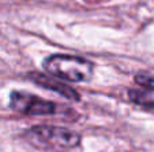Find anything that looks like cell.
Segmentation results:
<instances>
[{"label":"cell","mask_w":154,"mask_h":152,"mask_svg":"<svg viewBox=\"0 0 154 152\" xmlns=\"http://www.w3.org/2000/svg\"><path fill=\"white\" fill-rule=\"evenodd\" d=\"M10 107L12 110L27 116H49L57 110L56 104L26 92H12L10 94Z\"/></svg>","instance_id":"3957f363"},{"label":"cell","mask_w":154,"mask_h":152,"mask_svg":"<svg viewBox=\"0 0 154 152\" xmlns=\"http://www.w3.org/2000/svg\"><path fill=\"white\" fill-rule=\"evenodd\" d=\"M128 97H130V101H133L134 104L142 107L143 109L154 110V98L150 97L149 94H146L145 92L130 89V90H128Z\"/></svg>","instance_id":"5b68a950"},{"label":"cell","mask_w":154,"mask_h":152,"mask_svg":"<svg viewBox=\"0 0 154 152\" xmlns=\"http://www.w3.org/2000/svg\"><path fill=\"white\" fill-rule=\"evenodd\" d=\"M43 69L50 75L69 82H85L93 75L95 66L91 61L77 55L56 54L43 61Z\"/></svg>","instance_id":"6da1fadb"},{"label":"cell","mask_w":154,"mask_h":152,"mask_svg":"<svg viewBox=\"0 0 154 152\" xmlns=\"http://www.w3.org/2000/svg\"><path fill=\"white\" fill-rule=\"evenodd\" d=\"M134 81L139 86H142V88L154 90V77H150V75H146V74H137Z\"/></svg>","instance_id":"8992f818"},{"label":"cell","mask_w":154,"mask_h":152,"mask_svg":"<svg viewBox=\"0 0 154 152\" xmlns=\"http://www.w3.org/2000/svg\"><path fill=\"white\" fill-rule=\"evenodd\" d=\"M27 77L34 83L42 86V88H45V89H49V90H51V92H56L57 94L62 96L64 98L72 100V101H80V94L77 93L75 89L68 86L66 83H62L61 81L56 80V78L48 77V75L41 74V73H29Z\"/></svg>","instance_id":"277c9868"},{"label":"cell","mask_w":154,"mask_h":152,"mask_svg":"<svg viewBox=\"0 0 154 152\" xmlns=\"http://www.w3.org/2000/svg\"><path fill=\"white\" fill-rule=\"evenodd\" d=\"M24 137L37 147L51 150H72L81 143V136L77 132L54 125L31 127L24 132Z\"/></svg>","instance_id":"7a4b0ae2"}]
</instances>
